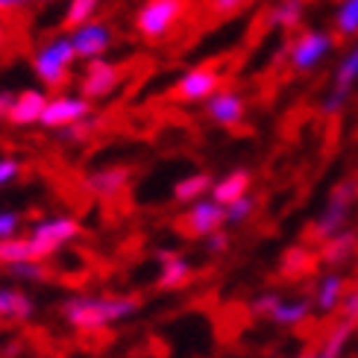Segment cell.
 I'll use <instances>...</instances> for the list:
<instances>
[{"instance_id":"5bb4252c","label":"cell","mask_w":358,"mask_h":358,"mask_svg":"<svg viewBox=\"0 0 358 358\" xmlns=\"http://www.w3.org/2000/svg\"><path fill=\"white\" fill-rule=\"evenodd\" d=\"M48 94L38 92V88H24V92L15 94V103L6 115V124L12 127H33L41 124V115L48 109Z\"/></svg>"},{"instance_id":"9c48e42d","label":"cell","mask_w":358,"mask_h":358,"mask_svg":"<svg viewBox=\"0 0 358 358\" xmlns=\"http://www.w3.org/2000/svg\"><path fill=\"white\" fill-rule=\"evenodd\" d=\"M355 85H358V41H355V48L341 59L335 73H332V88H329V94H326V100H323V115L335 117V115L344 112Z\"/></svg>"},{"instance_id":"7a4b0ae2","label":"cell","mask_w":358,"mask_h":358,"mask_svg":"<svg viewBox=\"0 0 358 358\" xmlns=\"http://www.w3.org/2000/svg\"><path fill=\"white\" fill-rule=\"evenodd\" d=\"M73 62H77V50H73L71 38L56 36V38H48L33 53V73L48 88H59L68 83Z\"/></svg>"},{"instance_id":"7402d4cb","label":"cell","mask_w":358,"mask_h":358,"mask_svg":"<svg viewBox=\"0 0 358 358\" xmlns=\"http://www.w3.org/2000/svg\"><path fill=\"white\" fill-rule=\"evenodd\" d=\"M212 176L208 173H191V176H185V179H179V182L173 185V200L176 203H185V206H191V203H197V200H203V194L206 191H212Z\"/></svg>"},{"instance_id":"f1b7e54d","label":"cell","mask_w":358,"mask_h":358,"mask_svg":"<svg viewBox=\"0 0 358 358\" xmlns=\"http://www.w3.org/2000/svg\"><path fill=\"white\" fill-rule=\"evenodd\" d=\"M21 229V215L12 208H0V241H9Z\"/></svg>"},{"instance_id":"e575fe53","label":"cell","mask_w":358,"mask_h":358,"mask_svg":"<svg viewBox=\"0 0 358 358\" xmlns=\"http://www.w3.org/2000/svg\"><path fill=\"white\" fill-rule=\"evenodd\" d=\"M227 247H229V235H227V232H223V229H220V232H215V235H208V238H206V250H208V252H223V250H227Z\"/></svg>"},{"instance_id":"1f68e13d","label":"cell","mask_w":358,"mask_h":358,"mask_svg":"<svg viewBox=\"0 0 358 358\" xmlns=\"http://www.w3.org/2000/svg\"><path fill=\"white\" fill-rule=\"evenodd\" d=\"M279 300H282V296L276 291H267V294H262V296L252 300V311H256V315H267V317H271V311L279 306Z\"/></svg>"},{"instance_id":"f35d334b","label":"cell","mask_w":358,"mask_h":358,"mask_svg":"<svg viewBox=\"0 0 358 358\" xmlns=\"http://www.w3.org/2000/svg\"><path fill=\"white\" fill-rule=\"evenodd\" d=\"M303 358H308V355H303Z\"/></svg>"},{"instance_id":"74e56055","label":"cell","mask_w":358,"mask_h":358,"mask_svg":"<svg viewBox=\"0 0 358 358\" xmlns=\"http://www.w3.org/2000/svg\"><path fill=\"white\" fill-rule=\"evenodd\" d=\"M6 38H9V36H6V27H3V21H0V50L6 48Z\"/></svg>"},{"instance_id":"8992f818","label":"cell","mask_w":358,"mask_h":358,"mask_svg":"<svg viewBox=\"0 0 358 358\" xmlns=\"http://www.w3.org/2000/svg\"><path fill=\"white\" fill-rule=\"evenodd\" d=\"M332 48H335L332 33H326V29H303V33L291 41L288 62L294 71L308 73L311 68H317L323 59L332 53Z\"/></svg>"},{"instance_id":"7c38bea8","label":"cell","mask_w":358,"mask_h":358,"mask_svg":"<svg viewBox=\"0 0 358 358\" xmlns=\"http://www.w3.org/2000/svg\"><path fill=\"white\" fill-rule=\"evenodd\" d=\"M223 223H227V208L217 206L212 197L208 200H197L188 206L185 212V229L194 235V238H208L223 229Z\"/></svg>"},{"instance_id":"ac0fdd59","label":"cell","mask_w":358,"mask_h":358,"mask_svg":"<svg viewBox=\"0 0 358 358\" xmlns=\"http://www.w3.org/2000/svg\"><path fill=\"white\" fill-rule=\"evenodd\" d=\"M159 262H162L159 288H168V291H173V288H182L185 282L191 279V273H194V271H191V264H188V259L176 256V252H162Z\"/></svg>"},{"instance_id":"f546056e","label":"cell","mask_w":358,"mask_h":358,"mask_svg":"<svg viewBox=\"0 0 358 358\" xmlns=\"http://www.w3.org/2000/svg\"><path fill=\"white\" fill-rule=\"evenodd\" d=\"M92 129H94V121L88 117V121H80L73 127L59 129V136H62V141H68V144H80V141H85L88 136H92Z\"/></svg>"},{"instance_id":"cb8c5ba5","label":"cell","mask_w":358,"mask_h":358,"mask_svg":"<svg viewBox=\"0 0 358 358\" xmlns=\"http://www.w3.org/2000/svg\"><path fill=\"white\" fill-rule=\"evenodd\" d=\"M100 3L103 0H68V9H65V18H62V24L68 27V33L71 29H77V27H85V24L97 21Z\"/></svg>"},{"instance_id":"6da1fadb","label":"cell","mask_w":358,"mask_h":358,"mask_svg":"<svg viewBox=\"0 0 358 358\" xmlns=\"http://www.w3.org/2000/svg\"><path fill=\"white\" fill-rule=\"evenodd\" d=\"M138 311L136 296H71L62 303V317L73 329H103Z\"/></svg>"},{"instance_id":"44dd1931","label":"cell","mask_w":358,"mask_h":358,"mask_svg":"<svg viewBox=\"0 0 358 358\" xmlns=\"http://www.w3.org/2000/svg\"><path fill=\"white\" fill-rule=\"evenodd\" d=\"M355 247H358L355 232L344 229V232H338L335 238H329V241H323V252H320V259H323L326 264H332V267H335V264H344V262H350V259H352Z\"/></svg>"},{"instance_id":"836d02e7","label":"cell","mask_w":358,"mask_h":358,"mask_svg":"<svg viewBox=\"0 0 358 358\" xmlns=\"http://www.w3.org/2000/svg\"><path fill=\"white\" fill-rule=\"evenodd\" d=\"M341 311H344V320L358 323V291H352V294L344 296V303H341Z\"/></svg>"},{"instance_id":"d6986e66","label":"cell","mask_w":358,"mask_h":358,"mask_svg":"<svg viewBox=\"0 0 358 358\" xmlns=\"http://www.w3.org/2000/svg\"><path fill=\"white\" fill-rule=\"evenodd\" d=\"M36 311L33 296H27L18 288H0V317L6 320H29Z\"/></svg>"},{"instance_id":"52a82bcc","label":"cell","mask_w":358,"mask_h":358,"mask_svg":"<svg viewBox=\"0 0 358 358\" xmlns=\"http://www.w3.org/2000/svg\"><path fill=\"white\" fill-rule=\"evenodd\" d=\"M220 92V73L212 65H197L185 71L171 88V100L176 103H206L208 97H215Z\"/></svg>"},{"instance_id":"8fae6325","label":"cell","mask_w":358,"mask_h":358,"mask_svg":"<svg viewBox=\"0 0 358 358\" xmlns=\"http://www.w3.org/2000/svg\"><path fill=\"white\" fill-rule=\"evenodd\" d=\"M73 50H77V59H85V62H94V59H106V53L112 50L115 33L109 24L103 21H92L85 27H77L68 33Z\"/></svg>"},{"instance_id":"5b68a950","label":"cell","mask_w":358,"mask_h":358,"mask_svg":"<svg viewBox=\"0 0 358 358\" xmlns=\"http://www.w3.org/2000/svg\"><path fill=\"white\" fill-rule=\"evenodd\" d=\"M83 232V227H80V220L77 217H71V215H56V217H44V220H38L33 229H29V244H33V252H36V262H41V259H48V256H53V252L62 247V244H68V241H73Z\"/></svg>"},{"instance_id":"ffe728a7","label":"cell","mask_w":358,"mask_h":358,"mask_svg":"<svg viewBox=\"0 0 358 358\" xmlns=\"http://www.w3.org/2000/svg\"><path fill=\"white\" fill-rule=\"evenodd\" d=\"M306 18V0H276L267 12V24L276 29H296Z\"/></svg>"},{"instance_id":"ab89813d","label":"cell","mask_w":358,"mask_h":358,"mask_svg":"<svg viewBox=\"0 0 358 358\" xmlns=\"http://www.w3.org/2000/svg\"><path fill=\"white\" fill-rule=\"evenodd\" d=\"M48 3H50V0H48Z\"/></svg>"},{"instance_id":"4dcf8cb0","label":"cell","mask_w":358,"mask_h":358,"mask_svg":"<svg viewBox=\"0 0 358 358\" xmlns=\"http://www.w3.org/2000/svg\"><path fill=\"white\" fill-rule=\"evenodd\" d=\"M21 173V162L12 156H0V188H6L9 182H15Z\"/></svg>"},{"instance_id":"2e32d148","label":"cell","mask_w":358,"mask_h":358,"mask_svg":"<svg viewBox=\"0 0 358 358\" xmlns=\"http://www.w3.org/2000/svg\"><path fill=\"white\" fill-rule=\"evenodd\" d=\"M250 171H232V173H227V176H220L217 182L212 185V200L217 203V206H232L235 200H241V197H247L250 194Z\"/></svg>"},{"instance_id":"484cf974","label":"cell","mask_w":358,"mask_h":358,"mask_svg":"<svg viewBox=\"0 0 358 358\" xmlns=\"http://www.w3.org/2000/svg\"><path fill=\"white\" fill-rule=\"evenodd\" d=\"M335 33L341 38L358 36V0H341L335 9Z\"/></svg>"},{"instance_id":"603a6c76","label":"cell","mask_w":358,"mask_h":358,"mask_svg":"<svg viewBox=\"0 0 358 358\" xmlns=\"http://www.w3.org/2000/svg\"><path fill=\"white\" fill-rule=\"evenodd\" d=\"M311 308H315V303L306 300V296H300V300H279V306L271 311V320L276 326H300L311 315Z\"/></svg>"},{"instance_id":"d4e9b609","label":"cell","mask_w":358,"mask_h":358,"mask_svg":"<svg viewBox=\"0 0 358 358\" xmlns=\"http://www.w3.org/2000/svg\"><path fill=\"white\" fill-rule=\"evenodd\" d=\"M24 262H36V252H33L29 238L15 235V238H9V241H0V264L12 267V264H24Z\"/></svg>"},{"instance_id":"8d00e7d4","label":"cell","mask_w":358,"mask_h":358,"mask_svg":"<svg viewBox=\"0 0 358 358\" xmlns=\"http://www.w3.org/2000/svg\"><path fill=\"white\" fill-rule=\"evenodd\" d=\"M29 3H33V0H0V15H3V12H15V9H24Z\"/></svg>"},{"instance_id":"ba28073f","label":"cell","mask_w":358,"mask_h":358,"mask_svg":"<svg viewBox=\"0 0 358 358\" xmlns=\"http://www.w3.org/2000/svg\"><path fill=\"white\" fill-rule=\"evenodd\" d=\"M92 100H85L83 94H59V97H50L48 100V109L41 115V124L44 129H65V127H73L80 121H88L92 117Z\"/></svg>"},{"instance_id":"e0dca14e","label":"cell","mask_w":358,"mask_h":358,"mask_svg":"<svg viewBox=\"0 0 358 358\" xmlns=\"http://www.w3.org/2000/svg\"><path fill=\"white\" fill-rule=\"evenodd\" d=\"M344 276L341 273H329V276H323L317 282V291H315V308L323 311V315H332L335 308H341V303H344Z\"/></svg>"},{"instance_id":"3957f363","label":"cell","mask_w":358,"mask_h":358,"mask_svg":"<svg viewBox=\"0 0 358 358\" xmlns=\"http://www.w3.org/2000/svg\"><path fill=\"white\" fill-rule=\"evenodd\" d=\"M188 15V0H147L136 12V33L159 41Z\"/></svg>"},{"instance_id":"277c9868","label":"cell","mask_w":358,"mask_h":358,"mask_svg":"<svg viewBox=\"0 0 358 358\" xmlns=\"http://www.w3.org/2000/svg\"><path fill=\"white\" fill-rule=\"evenodd\" d=\"M355 197H358V185L352 182V179H344V182H338L332 188L329 200H326V206H323V212L317 215L315 227H311V232H315L317 241H329V238H335L338 232H344Z\"/></svg>"},{"instance_id":"83f0119b","label":"cell","mask_w":358,"mask_h":358,"mask_svg":"<svg viewBox=\"0 0 358 358\" xmlns=\"http://www.w3.org/2000/svg\"><path fill=\"white\" fill-rule=\"evenodd\" d=\"M252 212H256V200H252V194H247V197L227 206V223H244Z\"/></svg>"},{"instance_id":"4fadbf2b","label":"cell","mask_w":358,"mask_h":358,"mask_svg":"<svg viewBox=\"0 0 358 358\" xmlns=\"http://www.w3.org/2000/svg\"><path fill=\"white\" fill-rule=\"evenodd\" d=\"M203 106H206V117L217 127H238L247 115L244 97L238 92H232V88H220V92L215 97H208Z\"/></svg>"},{"instance_id":"9a60e30c","label":"cell","mask_w":358,"mask_h":358,"mask_svg":"<svg viewBox=\"0 0 358 358\" xmlns=\"http://www.w3.org/2000/svg\"><path fill=\"white\" fill-rule=\"evenodd\" d=\"M129 176L132 171L127 165H112V168H100L94 173H88L85 176V188L97 194V197H117L127 185H129Z\"/></svg>"},{"instance_id":"d590c367","label":"cell","mask_w":358,"mask_h":358,"mask_svg":"<svg viewBox=\"0 0 358 358\" xmlns=\"http://www.w3.org/2000/svg\"><path fill=\"white\" fill-rule=\"evenodd\" d=\"M12 103H15V94H12V92H0V121H6Z\"/></svg>"},{"instance_id":"30bf717a","label":"cell","mask_w":358,"mask_h":358,"mask_svg":"<svg viewBox=\"0 0 358 358\" xmlns=\"http://www.w3.org/2000/svg\"><path fill=\"white\" fill-rule=\"evenodd\" d=\"M124 80V68L117 62H109V59H94L88 62V68L83 71V80H80V94L85 100H106L117 85Z\"/></svg>"},{"instance_id":"4316f807","label":"cell","mask_w":358,"mask_h":358,"mask_svg":"<svg viewBox=\"0 0 358 358\" xmlns=\"http://www.w3.org/2000/svg\"><path fill=\"white\" fill-rule=\"evenodd\" d=\"M6 271H9V276L24 279V282H41V279H48V271H44V264H41V262L12 264V267H6Z\"/></svg>"},{"instance_id":"d6a6232c","label":"cell","mask_w":358,"mask_h":358,"mask_svg":"<svg viewBox=\"0 0 358 358\" xmlns=\"http://www.w3.org/2000/svg\"><path fill=\"white\" fill-rule=\"evenodd\" d=\"M208 3H212V9L220 12V15H232L238 9H244L250 0H208Z\"/></svg>"}]
</instances>
